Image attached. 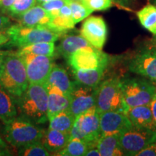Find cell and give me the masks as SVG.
<instances>
[{
  "label": "cell",
  "instance_id": "37",
  "mask_svg": "<svg viewBox=\"0 0 156 156\" xmlns=\"http://www.w3.org/2000/svg\"><path fill=\"white\" fill-rule=\"evenodd\" d=\"M12 153L9 151L8 146L5 143V142L0 137V156L11 155Z\"/></svg>",
  "mask_w": 156,
  "mask_h": 156
},
{
  "label": "cell",
  "instance_id": "41",
  "mask_svg": "<svg viewBox=\"0 0 156 156\" xmlns=\"http://www.w3.org/2000/svg\"><path fill=\"white\" fill-rule=\"evenodd\" d=\"M85 156H101L100 152L98 149L97 146L89 148L85 153Z\"/></svg>",
  "mask_w": 156,
  "mask_h": 156
},
{
  "label": "cell",
  "instance_id": "44",
  "mask_svg": "<svg viewBox=\"0 0 156 156\" xmlns=\"http://www.w3.org/2000/svg\"><path fill=\"white\" fill-rule=\"evenodd\" d=\"M70 1L77 2H82V3H83V1H84V0H70Z\"/></svg>",
  "mask_w": 156,
  "mask_h": 156
},
{
  "label": "cell",
  "instance_id": "46",
  "mask_svg": "<svg viewBox=\"0 0 156 156\" xmlns=\"http://www.w3.org/2000/svg\"><path fill=\"white\" fill-rule=\"evenodd\" d=\"M155 36H156V35H155ZM155 39H156V36H155Z\"/></svg>",
  "mask_w": 156,
  "mask_h": 156
},
{
  "label": "cell",
  "instance_id": "1",
  "mask_svg": "<svg viewBox=\"0 0 156 156\" xmlns=\"http://www.w3.org/2000/svg\"><path fill=\"white\" fill-rule=\"evenodd\" d=\"M19 116L36 124H45L48 119V92L44 84L29 83L20 96L15 98Z\"/></svg>",
  "mask_w": 156,
  "mask_h": 156
},
{
  "label": "cell",
  "instance_id": "6",
  "mask_svg": "<svg viewBox=\"0 0 156 156\" xmlns=\"http://www.w3.org/2000/svg\"><path fill=\"white\" fill-rule=\"evenodd\" d=\"M101 136L100 116L95 106L76 117L69 132V140H83L93 147L97 146Z\"/></svg>",
  "mask_w": 156,
  "mask_h": 156
},
{
  "label": "cell",
  "instance_id": "14",
  "mask_svg": "<svg viewBox=\"0 0 156 156\" xmlns=\"http://www.w3.org/2000/svg\"><path fill=\"white\" fill-rule=\"evenodd\" d=\"M100 130L101 136L119 133L124 129L132 125L126 113L120 111H108L101 113Z\"/></svg>",
  "mask_w": 156,
  "mask_h": 156
},
{
  "label": "cell",
  "instance_id": "3",
  "mask_svg": "<svg viewBox=\"0 0 156 156\" xmlns=\"http://www.w3.org/2000/svg\"><path fill=\"white\" fill-rule=\"evenodd\" d=\"M4 134L7 142L15 148L41 141L45 130L28 119L17 116L14 120L5 124Z\"/></svg>",
  "mask_w": 156,
  "mask_h": 156
},
{
  "label": "cell",
  "instance_id": "4",
  "mask_svg": "<svg viewBox=\"0 0 156 156\" xmlns=\"http://www.w3.org/2000/svg\"><path fill=\"white\" fill-rule=\"evenodd\" d=\"M9 41L7 45L21 48L41 42H55L64 34L43 27H27L17 23L7 30Z\"/></svg>",
  "mask_w": 156,
  "mask_h": 156
},
{
  "label": "cell",
  "instance_id": "9",
  "mask_svg": "<svg viewBox=\"0 0 156 156\" xmlns=\"http://www.w3.org/2000/svg\"><path fill=\"white\" fill-rule=\"evenodd\" d=\"M73 69H91L101 67H106L108 58L101 49L93 46L80 48L67 58Z\"/></svg>",
  "mask_w": 156,
  "mask_h": 156
},
{
  "label": "cell",
  "instance_id": "8",
  "mask_svg": "<svg viewBox=\"0 0 156 156\" xmlns=\"http://www.w3.org/2000/svg\"><path fill=\"white\" fill-rule=\"evenodd\" d=\"M119 141L124 155H136L142 150L156 141V132L148 128L132 125L119 133Z\"/></svg>",
  "mask_w": 156,
  "mask_h": 156
},
{
  "label": "cell",
  "instance_id": "24",
  "mask_svg": "<svg viewBox=\"0 0 156 156\" xmlns=\"http://www.w3.org/2000/svg\"><path fill=\"white\" fill-rule=\"evenodd\" d=\"M106 67H101L91 69H73V73L76 81L90 87L98 86L102 80Z\"/></svg>",
  "mask_w": 156,
  "mask_h": 156
},
{
  "label": "cell",
  "instance_id": "36",
  "mask_svg": "<svg viewBox=\"0 0 156 156\" xmlns=\"http://www.w3.org/2000/svg\"><path fill=\"white\" fill-rule=\"evenodd\" d=\"M15 0H0V12L7 15Z\"/></svg>",
  "mask_w": 156,
  "mask_h": 156
},
{
  "label": "cell",
  "instance_id": "34",
  "mask_svg": "<svg viewBox=\"0 0 156 156\" xmlns=\"http://www.w3.org/2000/svg\"><path fill=\"white\" fill-rule=\"evenodd\" d=\"M137 156H156V141L150 144L140 153H138Z\"/></svg>",
  "mask_w": 156,
  "mask_h": 156
},
{
  "label": "cell",
  "instance_id": "30",
  "mask_svg": "<svg viewBox=\"0 0 156 156\" xmlns=\"http://www.w3.org/2000/svg\"><path fill=\"white\" fill-rule=\"evenodd\" d=\"M37 4V0H15L7 15L17 19Z\"/></svg>",
  "mask_w": 156,
  "mask_h": 156
},
{
  "label": "cell",
  "instance_id": "19",
  "mask_svg": "<svg viewBox=\"0 0 156 156\" xmlns=\"http://www.w3.org/2000/svg\"><path fill=\"white\" fill-rule=\"evenodd\" d=\"M18 116L15 98L0 85V121L7 124Z\"/></svg>",
  "mask_w": 156,
  "mask_h": 156
},
{
  "label": "cell",
  "instance_id": "39",
  "mask_svg": "<svg viewBox=\"0 0 156 156\" xmlns=\"http://www.w3.org/2000/svg\"><path fill=\"white\" fill-rule=\"evenodd\" d=\"M9 41V35L7 34V31L0 33V48H2L4 46H5V45H7Z\"/></svg>",
  "mask_w": 156,
  "mask_h": 156
},
{
  "label": "cell",
  "instance_id": "2",
  "mask_svg": "<svg viewBox=\"0 0 156 156\" xmlns=\"http://www.w3.org/2000/svg\"><path fill=\"white\" fill-rule=\"evenodd\" d=\"M29 85L24 62L18 54L10 51L0 69V85L13 97L20 96Z\"/></svg>",
  "mask_w": 156,
  "mask_h": 156
},
{
  "label": "cell",
  "instance_id": "45",
  "mask_svg": "<svg viewBox=\"0 0 156 156\" xmlns=\"http://www.w3.org/2000/svg\"><path fill=\"white\" fill-rule=\"evenodd\" d=\"M153 2H154V5L156 7V0H153Z\"/></svg>",
  "mask_w": 156,
  "mask_h": 156
},
{
  "label": "cell",
  "instance_id": "42",
  "mask_svg": "<svg viewBox=\"0 0 156 156\" xmlns=\"http://www.w3.org/2000/svg\"><path fill=\"white\" fill-rule=\"evenodd\" d=\"M10 51H1L0 50V69L2 67L4 62H5L6 56L8 55V54Z\"/></svg>",
  "mask_w": 156,
  "mask_h": 156
},
{
  "label": "cell",
  "instance_id": "38",
  "mask_svg": "<svg viewBox=\"0 0 156 156\" xmlns=\"http://www.w3.org/2000/svg\"><path fill=\"white\" fill-rule=\"evenodd\" d=\"M151 107L152 113H153V124H154V129L155 131L156 132V92L154 95V97L151 103Z\"/></svg>",
  "mask_w": 156,
  "mask_h": 156
},
{
  "label": "cell",
  "instance_id": "43",
  "mask_svg": "<svg viewBox=\"0 0 156 156\" xmlns=\"http://www.w3.org/2000/svg\"><path fill=\"white\" fill-rule=\"evenodd\" d=\"M49 1H51V0H37V3L39 4V5H41V4L46 2H49Z\"/></svg>",
  "mask_w": 156,
  "mask_h": 156
},
{
  "label": "cell",
  "instance_id": "28",
  "mask_svg": "<svg viewBox=\"0 0 156 156\" xmlns=\"http://www.w3.org/2000/svg\"><path fill=\"white\" fill-rule=\"evenodd\" d=\"M90 148L88 144L79 139H70L61 151L55 155L60 156H83Z\"/></svg>",
  "mask_w": 156,
  "mask_h": 156
},
{
  "label": "cell",
  "instance_id": "5",
  "mask_svg": "<svg viewBox=\"0 0 156 156\" xmlns=\"http://www.w3.org/2000/svg\"><path fill=\"white\" fill-rule=\"evenodd\" d=\"M121 84L126 111L132 107L151 104L156 92V85L148 79L125 78L121 79Z\"/></svg>",
  "mask_w": 156,
  "mask_h": 156
},
{
  "label": "cell",
  "instance_id": "13",
  "mask_svg": "<svg viewBox=\"0 0 156 156\" xmlns=\"http://www.w3.org/2000/svg\"><path fill=\"white\" fill-rule=\"evenodd\" d=\"M107 26L104 20L100 16H92L83 23L80 35L93 47L102 49L107 38Z\"/></svg>",
  "mask_w": 156,
  "mask_h": 156
},
{
  "label": "cell",
  "instance_id": "29",
  "mask_svg": "<svg viewBox=\"0 0 156 156\" xmlns=\"http://www.w3.org/2000/svg\"><path fill=\"white\" fill-rule=\"evenodd\" d=\"M17 155L23 156H48L51 155V154L45 148L41 142L38 141L18 148Z\"/></svg>",
  "mask_w": 156,
  "mask_h": 156
},
{
  "label": "cell",
  "instance_id": "20",
  "mask_svg": "<svg viewBox=\"0 0 156 156\" xmlns=\"http://www.w3.org/2000/svg\"><path fill=\"white\" fill-rule=\"evenodd\" d=\"M90 46H93L81 35H69L63 37L56 51L67 59L77 50Z\"/></svg>",
  "mask_w": 156,
  "mask_h": 156
},
{
  "label": "cell",
  "instance_id": "21",
  "mask_svg": "<svg viewBox=\"0 0 156 156\" xmlns=\"http://www.w3.org/2000/svg\"><path fill=\"white\" fill-rule=\"evenodd\" d=\"M45 85H54L58 87L66 95H70L73 87V82L70 80L65 69L54 64Z\"/></svg>",
  "mask_w": 156,
  "mask_h": 156
},
{
  "label": "cell",
  "instance_id": "7",
  "mask_svg": "<svg viewBox=\"0 0 156 156\" xmlns=\"http://www.w3.org/2000/svg\"><path fill=\"white\" fill-rule=\"evenodd\" d=\"M95 108L99 114L108 111L126 112L123 102L121 79L109 78L98 85Z\"/></svg>",
  "mask_w": 156,
  "mask_h": 156
},
{
  "label": "cell",
  "instance_id": "16",
  "mask_svg": "<svg viewBox=\"0 0 156 156\" xmlns=\"http://www.w3.org/2000/svg\"><path fill=\"white\" fill-rule=\"evenodd\" d=\"M48 92V119L58 113L69 111L70 95L54 85H45Z\"/></svg>",
  "mask_w": 156,
  "mask_h": 156
},
{
  "label": "cell",
  "instance_id": "47",
  "mask_svg": "<svg viewBox=\"0 0 156 156\" xmlns=\"http://www.w3.org/2000/svg\"><path fill=\"white\" fill-rule=\"evenodd\" d=\"M83 2H84V1H83Z\"/></svg>",
  "mask_w": 156,
  "mask_h": 156
},
{
  "label": "cell",
  "instance_id": "17",
  "mask_svg": "<svg viewBox=\"0 0 156 156\" xmlns=\"http://www.w3.org/2000/svg\"><path fill=\"white\" fill-rule=\"evenodd\" d=\"M69 140V132H64L48 128L47 130H45L41 142L51 155H55L67 145Z\"/></svg>",
  "mask_w": 156,
  "mask_h": 156
},
{
  "label": "cell",
  "instance_id": "25",
  "mask_svg": "<svg viewBox=\"0 0 156 156\" xmlns=\"http://www.w3.org/2000/svg\"><path fill=\"white\" fill-rule=\"evenodd\" d=\"M75 117L69 111H64L48 119V128L69 133L75 123Z\"/></svg>",
  "mask_w": 156,
  "mask_h": 156
},
{
  "label": "cell",
  "instance_id": "11",
  "mask_svg": "<svg viewBox=\"0 0 156 156\" xmlns=\"http://www.w3.org/2000/svg\"><path fill=\"white\" fill-rule=\"evenodd\" d=\"M19 55L25 64L29 83L45 85L54 64L53 56L28 54Z\"/></svg>",
  "mask_w": 156,
  "mask_h": 156
},
{
  "label": "cell",
  "instance_id": "32",
  "mask_svg": "<svg viewBox=\"0 0 156 156\" xmlns=\"http://www.w3.org/2000/svg\"><path fill=\"white\" fill-rule=\"evenodd\" d=\"M69 2L70 0H51V1L41 4V5L46 9L50 17L53 18L58 15L62 7L69 4Z\"/></svg>",
  "mask_w": 156,
  "mask_h": 156
},
{
  "label": "cell",
  "instance_id": "22",
  "mask_svg": "<svg viewBox=\"0 0 156 156\" xmlns=\"http://www.w3.org/2000/svg\"><path fill=\"white\" fill-rule=\"evenodd\" d=\"M97 147L101 156L124 155L119 133L101 136L98 141Z\"/></svg>",
  "mask_w": 156,
  "mask_h": 156
},
{
  "label": "cell",
  "instance_id": "27",
  "mask_svg": "<svg viewBox=\"0 0 156 156\" xmlns=\"http://www.w3.org/2000/svg\"><path fill=\"white\" fill-rule=\"evenodd\" d=\"M55 51L56 48L54 42H41L19 48L17 53L19 54H34V55L54 56Z\"/></svg>",
  "mask_w": 156,
  "mask_h": 156
},
{
  "label": "cell",
  "instance_id": "12",
  "mask_svg": "<svg viewBox=\"0 0 156 156\" xmlns=\"http://www.w3.org/2000/svg\"><path fill=\"white\" fill-rule=\"evenodd\" d=\"M98 87L87 86L76 80L73 82L69 112L75 118L95 106Z\"/></svg>",
  "mask_w": 156,
  "mask_h": 156
},
{
  "label": "cell",
  "instance_id": "10",
  "mask_svg": "<svg viewBox=\"0 0 156 156\" xmlns=\"http://www.w3.org/2000/svg\"><path fill=\"white\" fill-rule=\"evenodd\" d=\"M132 73L156 83V42L138 51L129 64Z\"/></svg>",
  "mask_w": 156,
  "mask_h": 156
},
{
  "label": "cell",
  "instance_id": "15",
  "mask_svg": "<svg viewBox=\"0 0 156 156\" xmlns=\"http://www.w3.org/2000/svg\"><path fill=\"white\" fill-rule=\"evenodd\" d=\"M18 24L27 27L48 28L51 17L41 5H36L17 18Z\"/></svg>",
  "mask_w": 156,
  "mask_h": 156
},
{
  "label": "cell",
  "instance_id": "35",
  "mask_svg": "<svg viewBox=\"0 0 156 156\" xmlns=\"http://www.w3.org/2000/svg\"><path fill=\"white\" fill-rule=\"evenodd\" d=\"M11 25V20L8 15L0 12V33L7 31Z\"/></svg>",
  "mask_w": 156,
  "mask_h": 156
},
{
  "label": "cell",
  "instance_id": "26",
  "mask_svg": "<svg viewBox=\"0 0 156 156\" xmlns=\"http://www.w3.org/2000/svg\"><path fill=\"white\" fill-rule=\"evenodd\" d=\"M140 23L151 34L156 35V7L148 5L136 12Z\"/></svg>",
  "mask_w": 156,
  "mask_h": 156
},
{
  "label": "cell",
  "instance_id": "18",
  "mask_svg": "<svg viewBox=\"0 0 156 156\" xmlns=\"http://www.w3.org/2000/svg\"><path fill=\"white\" fill-rule=\"evenodd\" d=\"M125 113L133 126L155 130L151 104L129 108Z\"/></svg>",
  "mask_w": 156,
  "mask_h": 156
},
{
  "label": "cell",
  "instance_id": "40",
  "mask_svg": "<svg viewBox=\"0 0 156 156\" xmlns=\"http://www.w3.org/2000/svg\"><path fill=\"white\" fill-rule=\"evenodd\" d=\"M114 2H116L117 5H120L123 7H128L130 5H132L134 0H112Z\"/></svg>",
  "mask_w": 156,
  "mask_h": 156
},
{
  "label": "cell",
  "instance_id": "31",
  "mask_svg": "<svg viewBox=\"0 0 156 156\" xmlns=\"http://www.w3.org/2000/svg\"><path fill=\"white\" fill-rule=\"evenodd\" d=\"M69 6L72 11V17L75 24L81 22L93 12L89 9L85 4L82 2L70 1Z\"/></svg>",
  "mask_w": 156,
  "mask_h": 156
},
{
  "label": "cell",
  "instance_id": "33",
  "mask_svg": "<svg viewBox=\"0 0 156 156\" xmlns=\"http://www.w3.org/2000/svg\"><path fill=\"white\" fill-rule=\"evenodd\" d=\"M83 3L94 11H103L112 7V0H84Z\"/></svg>",
  "mask_w": 156,
  "mask_h": 156
},
{
  "label": "cell",
  "instance_id": "23",
  "mask_svg": "<svg viewBox=\"0 0 156 156\" xmlns=\"http://www.w3.org/2000/svg\"><path fill=\"white\" fill-rule=\"evenodd\" d=\"M75 25L71 9L69 4H67L62 7L58 15L51 18L48 28L56 32L65 34L69 30L74 28Z\"/></svg>",
  "mask_w": 156,
  "mask_h": 156
}]
</instances>
